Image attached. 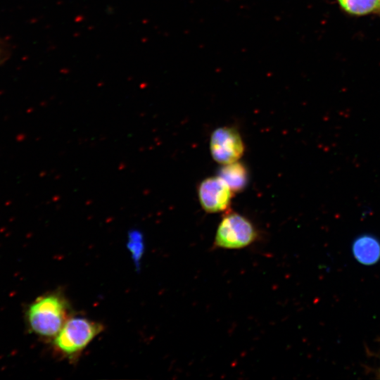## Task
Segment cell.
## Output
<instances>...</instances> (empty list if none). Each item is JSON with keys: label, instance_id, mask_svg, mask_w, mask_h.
<instances>
[{"label": "cell", "instance_id": "obj_3", "mask_svg": "<svg viewBox=\"0 0 380 380\" xmlns=\"http://www.w3.org/2000/svg\"><path fill=\"white\" fill-rule=\"evenodd\" d=\"M258 236L256 227L249 219L236 212H227L217 226L214 246L241 249L255 243Z\"/></svg>", "mask_w": 380, "mask_h": 380}, {"label": "cell", "instance_id": "obj_6", "mask_svg": "<svg viewBox=\"0 0 380 380\" xmlns=\"http://www.w3.org/2000/svg\"><path fill=\"white\" fill-rule=\"evenodd\" d=\"M352 250L356 260L363 265H373L380 259V242L370 234L358 236L353 243Z\"/></svg>", "mask_w": 380, "mask_h": 380}, {"label": "cell", "instance_id": "obj_4", "mask_svg": "<svg viewBox=\"0 0 380 380\" xmlns=\"http://www.w3.org/2000/svg\"><path fill=\"white\" fill-rule=\"evenodd\" d=\"M211 156L217 163L226 165L238 161L243 155L244 143L239 132L234 127H220L211 134Z\"/></svg>", "mask_w": 380, "mask_h": 380}, {"label": "cell", "instance_id": "obj_8", "mask_svg": "<svg viewBox=\"0 0 380 380\" xmlns=\"http://www.w3.org/2000/svg\"><path fill=\"white\" fill-rule=\"evenodd\" d=\"M341 7L350 13L363 15L376 9L380 0H338Z\"/></svg>", "mask_w": 380, "mask_h": 380}, {"label": "cell", "instance_id": "obj_2", "mask_svg": "<svg viewBox=\"0 0 380 380\" xmlns=\"http://www.w3.org/2000/svg\"><path fill=\"white\" fill-rule=\"evenodd\" d=\"M103 326L87 318L70 317L53 340L58 353L75 358L102 331Z\"/></svg>", "mask_w": 380, "mask_h": 380}, {"label": "cell", "instance_id": "obj_1", "mask_svg": "<svg viewBox=\"0 0 380 380\" xmlns=\"http://www.w3.org/2000/svg\"><path fill=\"white\" fill-rule=\"evenodd\" d=\"M70 305L59 293L37 298L29 306L27 322L31 331L44 338H55L70 318Z\"/></svg>", "mask_w": 380, "mask_h": 380}, {"label": "cell", "instance_id": "obj_5", "mask_svg": "<svg viewBox=\"0 0 380 380\" xmlns=\"http://www.w3.org/2000/svg\"><path fill=\"white\" fill-rule=\"evenodd\" d=\"M233 191L219 176L204 179L198 187V196L202 208L208 213L227 210Z\"/></svg>", "mask_w": 380, "mask_h": 380}, {"label": "cell", "instance_id": "obj_7", "mask_svg": "<svg viewBox=\"0 0 380 380\" xmlns=\"http://www.w3.org/2000/svg\"><path fill=\"white\" fill-rule=\"evenodd\" d=\"M221 177L234 192L243 190L248 182V172L246 166L239 161L222 165L218 171Z\"/></svg>", "mask_w": 380, "mask_h": 380}]
</instances>
